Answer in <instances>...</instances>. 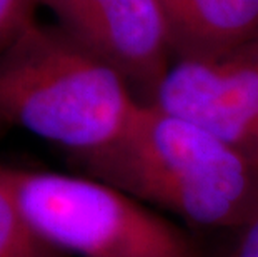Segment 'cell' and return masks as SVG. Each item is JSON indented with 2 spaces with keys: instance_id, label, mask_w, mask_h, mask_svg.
<instances>
[{
  "instance_id": "6da1fadb",
  "label": "cell",
  "mask_w": 258,
  "mask_h": 257,
  "mask_svg": "<svg viewBox=\"0 0 258 257\" xmlns=\"http://www.w3.org/2000/svg\"><path fill=\"white\" fill-rule=\"evenodd\" d=\"M74 161L145 205L232 232L258 211V166L183 117L142 102L122 134Z\"/></svg>"
},
{
  "instance_id": "7a4b0ae2",
  "label": "cell",
  "mask_w": 258,
  "mask_h": 257,
  "mask_svg": "<svg viewBox=\"0 0 258 257\" xmlns=\"http://www.w3.org/2000/svg\"><path fill=\"white\" fill-rule=\"evenodd\" d=\"M134 90L57 24L35 22L0 52V127H19L89 156L123 132Z\"/></svg>"
},
{
  "instance_id": "3957f363",
  "label": "cell",
  "mask_w": 258,
  "mask_h": 257,
  "mask_svg": "<svg viewBox=\"0 0 258 257\" xmlns=\"http://www.w3.org/2000/svg\"><path fill=\"white\" fill-rule=\"evenodd\" d=\"M4 169L32 231L65 255L202 257L173 222L103 180Z\"/></svg>"
},
{
  "instance_id": "277c9868",
  "label": "cell",
  "mask_w": 258,
  "mask_h": 257,
  "mask_svg": "<svg viewBox=\"0 0 258 257\" xmlns=\"http://www.w3.org/2000/svg\"><path fill=\"white\" fill-rule=\"evenodd\" d=\"M148 104L200 125L258 166V37L173 59Z\"/></svg>"
},
{
  "instance_id": "5b68a950",
  "label": "cell",
  "mask_w": 258,
  "mask_h": 257,
  "mask_svg": "<svg viewBox=\"0 0 258 257\" xmlns=\"http://www.w3.org/2000/svg\"><path fill=\"white\" fill-rule=\"evenodd\" d=\"M63 32L108 65L148 104L173 62L160 0H40Z\"/></svg>"
},
{
  "instance_id": "8992f818",
  "label": "cell",
  "mask_w": 258,
  "mask_h": 257,
  "mask_svg": "<svg viewBox=\"0 0 258 257\" xmlns=\"http://www.w3.org/2000/svg\"><path fill=\"white\" fill-rule=\"evenodd\" d=\"M167 20L173 59L220 52L258 37V0H175Z\"/></svg>"
},
{
  "instance_id": "52a82bcc",
  "label": "cell",
  "mask_w": 258,
  "mask_h": 257,
  "mask_svg": "<svg viewBox=\"0 0 258 257\" xmlns=\"http://www.w3.org/2000/svg\"><path fill=\"white\" fill-rule=\"evenodd\" d=\"M0 257H67L32 231L4 166H0Z\"/></svg>"
},
{
  "instance_id": "ba28073f",
  "label": "cell",
  "mask_w": 258,
  "mask_h": 257,
  "mask_svg": "<svg viewBox=\"0 0 258 257\" xmlns=\"http://www.w3.org/2000/svg\"><path fill=\"white\" fill-rule=\"evenodd\" d=\"M40 0H0V52L37 22Z\"/></svg>"
},
{
  "instance_id": "9c48e42d",
  "label": "cell",
  "mask_w": 258,
  "mask_h": 257,
  "mask_svg": "<svg viewBox=\"0 0 258 257\" xmlns=\"http://www.w3.org/2000/svg\"><path fill=\"white\" fill-rule=\"evenodd\" d=\"M230 234L232 237L222 257H258V211Z\"/></svg>"
}]
</instances>
